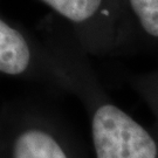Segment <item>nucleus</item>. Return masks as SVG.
<instances>
[{
  "instance_id": "1",
  "label": "nucleus",
  "mask_w": 158,
  "mask_h": 158,
  "mask_svg": "<svg viewBox=\"0 0 158 158\" xmlns=\"http://www.w3.org/2000/svg\"><path fill=\"white\" fill-rule=\"evenodd\" d=\"M96 158H156L157 145L143 127L113 104L96 110L91 122Z\"/></svg>"
},
{
  "instance_id": "2",
  "label": "nucleus",
  "mask_w": 158,
  "mask_h": 158,
  "mask_svg": "<svg viewBox=\"0 0 158 158\" xmlns=\"http://www.w3.org/2000/svg\"><path fill=\"white\" fill-rule=\"evenodd\" d=\"M11 158H68L56 139L38 128L23 129L12 143Z\"/></svg>"
},
{
  "instance_id": "3",
  "label": "nucleus",
  "mask_w": 158,
  "mask_h": 158,
  "mask_svg": "<svg viewBox=\"0 0 158 158\" xmlns=\"http://www.w3.org/2000/svg\"><path fill=\"white\" fill-rule=\"evenodd\" d=\"M31 61V52L23 36L0 20V72L8 75L23 73Z\"/></svg>"
},
{
  "instance_id": "4",
  "label": "nucleus",
  "mask_w": 158,
  "mask_h": 158,
  "mask_svg": "<svg viewBox=\"0 0 158 158\" xmlns=\"http://www.w3.org/2000/svg\"><path fill=\"white\" fill-rule=\"evenodd\" d=\"M63 17L75 23L85 21L97 11L101 0H44Z\"/></svg>"
},
{
  "instance_id": "5",
  "label": "nucleus",
  "mask_w": 158,
  "mask_h": 158,
  "mask_svg": "<svg viewBox=\"0 0 158 158\" xmlns=\"http://www.w3.org/2000/svg\"><path fill=\"white\" fill-rule=\"evenodd\" d=\"M145 32L158 38V0H130Z\"/></svg>"
}]
</instances>
